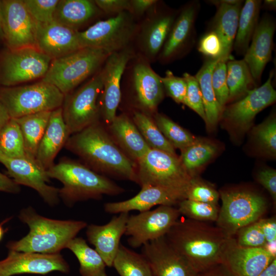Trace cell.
Wrapping results in <instances>:
<instances>
[{"label": "cell", "instance_id": "1", "mask_svg": "<svg viewBox=\"0 0 276 276\" xmlns=\"http://www.w3.org/2000/svg\"><path fill=\"white\" fill-rule=\"evenodd\" d=\"M165 237L198 272L223 263L230 237L218 227L187 218L178 219Z\"/></svg>", "mask_w": 276, "mask_h": 276}, {"label": "cell", "instance_id": "2", "mask_svg": "<svg viewBox=\"0 0 276 276\" xmlns=\"http://www.w3.org/2000/svg\"><path fill=\"white\" fill-rule=\"evenodd\" d=\"M66 148L81 157L97 172L136 181V167L98 122L68 137Z\"/></svg>", "mask_w": 276, "mask_h": 276}, {"label": "cell", "instance_id": "3", "mask_svg": "<svg viewBox=\"0 0 276 276\" xmlns=\"http://www.w3.org/2000/svg\"><path fill=\"white\" fill-rule=\"evenodd\" d=\"M18 218L29 227L28 234L6 244L9 250L52 254L59 253L87 225L81 220L52 219L37 214L31 207L23 209Z\"/></svg>", "mask_w": 276, "mask_h": 276}, {"label": "cell", "instance_id": "4", "mask_svg": "<svg viewBox=\"0 0 276 276\" xmlns=\"http://www.w3.org/2000/svg\"><path fill=\"white\" fill-rule=\"evenodd\" d=\"M50 178L60 181L59 197L67 205L103 195H117L124 190L112 181L77 161L63 157L47 170Z\"/></svg>", "mask_w": 276, "mask_h": 276}, {"label": "cell", "instance_id": "5", "mask_svg": "<svg viewBox=\"0 0 276 276\" xmlns=\"http://www.w3.org/2000/svg\"><path fill=\"white\" fill-rule=\"evenodd\" d=\"M110 54L100 49L80 48L52 59L41 80L53 85L65 96L93 74Z\"/></svg>", "mask_w": 276, "mask_h": 276}, {"label": "cell", "instance_id": "6", "mask_svg": "<svg viewBox=\"0 0 276 276\" xmlns=\"http://www.w3.org/2000/svg\"><path fill=\"white\" fill-rule=\"evenodd\" d=\"M64 98L56 87L42 80L25 85L0 86V103L13 119L53 111L62 106Z\"/></svg>", "mask_w": 276, "mask_h": 276}, {"label": "cell", "instance_id": "7", "mask_svg": "<svg viewBox=\"0 0 276 276\" xmlns=\"http://www.w3.org/2000/svg\"><path fill=\"white\" fill-rule=\"evenodd\" d=\"M137 163L136 182L141 187L158 186L180 193L185 197L193 177L176 155L150 148Z\"/></svg>", "mask_w": 276, "mask_h": 276}, {"label": "cell", "instance_id": "8", "mask_svg": "<svg viewBox=\"0 0 276 276\" xmlns=\"http://www.w3.org/2000/svg\"><path fill=\"white\" fill-rule=\"evenodd\" d=\"M220 196L222 206L216 221L217 226L229 237H234L241 228L262 218L267 209L265 198L251 191H224Z\"/></svg>", "mask_w": 276, "mask_h": 276}, {"label": "cell", "instance_id": "9", "mask_svg": "<svg viewBox=\"0 0 276 276\" xmlns=\"http://www.w3.org/2000/svg\"><path fill=\"white\" fill-rule=\"evenodd\" d=\"M52 59L36 47L0 50V86L19 85L46 74Z\"/></svg>", "mask_w": 276, "mask_h": 276}, {"label": "cell", "instance_id": "10", "mask_svg": "<svg viewBox=\"0 0 276 276\" xmlns=\"http://www.w3.org/2000/svg\"><path fill=\"white\" fill-rule=\"evenodd\" d=\"M102 70L76 91L66 95L62 117L70 135L98 122L97 99L103 88Z\"/></svg>", "mask_w": 276, "mask_h": 276}, {"label": "cell", "instance_id": "11", "mask_svg": "<svg viewBox=\"0 0 276 276\" xmlns=\"http://www.w3.org/2000/svg\"><path fill=\"white\" fill-rule=\"evenodd\" d=\"M136 28L132 14L124 11L78 31V38L81 48L100 49L111 54L126 48Z\"/></svg>", "mask_w": 276, "mask_h": 276}, {"label": "cell", "instance_id": "12", "mask_svg": "<svg viewBox=\"0 0 276 276\" xmlns=\"http://www.w3.org/2000/svg\"><path fill=\"white\" fill-rule=\"evenodd\" d=\"M177 209L171 205H159L153 210L129 215L125 235L133 248L165 236L179 218Z\"/></svg>", "mask_w": 276, "mask_h": 276}, {"label": "cell", "instance_id": "13", "mask_svg": "<svg viewBox=\"0 0 276 276\" xmlns=\"http://www.w3.org/2000/svg\"><path fill=\"white\" fill-rule=\"evenodd\" d=\"M5 47L16 50L36 47V23L22 0H2Z\"/></svg>", "mask_w": 276, "mask_h": 276}, {"label": "cell", "instance_id": "14", "mask_svg": "<svg viewBox=\"0 0 276 276\" xmlns=\"http://www.w3.org/2000/svg\"><path fill=\"white\" fill-rule=\"evenodd\" d=\"M0 163L6 168V175L17 185L33 189L51 206L58 203L59 189L48 184L50 178L47 170L41 167L36 159L27 156L11 158L0 153Z\"/></svg>", "mask_w": 276, "mask_h": 276}, {"label": "cell", "instance_id": "15", "mask_svg": "<svg viewBox=\"0 0 276 276\" xmlns=\"http://www.w3.org/2000/svg\"><path fill=\"white\" fill-rule=\"evenodd\" d=\"M69 265L60 253L44 254L9 250L0 260V276L20 274H47L53 271L70 272Z\"/></svg>", "mask_w": 276, "mask_h": 276}, {"label": "cell", "instance_id": "16", "mask_svg": "<svg viewBox=\"0 0 276 276\" xmlns=\"http://www.w3.org/2000/svg\"><path fill=\"white\" fill-rule=\"evenodd\" d=\"M273 76L271 71L262 85L250 90L240 99L225 107L221 113L224 119L241 129L248 128L256 116L275 101L276 91L272 83Z\"/></svg>", "mask_w": 276, "mask_h": 276}, {"label": "cell", "instance_id": "17", "mask_svg": "<svg viewBox=\"0 0 276 276\" xmlns=\"http://www.w3.org/2000/svg\"><path fill=\"white\" fill-rule=\"evenodd\" d=\"M153 276H198V272L168 243L165 236L142 246Z\"/></svg>", "mask_w": 276, "mask_h": 276}, {"label": "cell", "instance_id": "18", "mask_svg": "<svg viewBox=\"0 0 276 276\" xmlns=\"http://www.w3.org/2000/svg\"><path fill=\"white\" fill-rule=\"evenodd\" d=\"M200 5L198 1L187 3L177 15L159 53L162 61H171L188 51L195 40V25Z\"/></svg>", "mask_w": 276, "mask_h": 276}, {"label": "cell", "instance_id": "19", "mask_svg": "<svg viewBox=\"0 0 276 276\" xmlns=\"http://www.w3.org/2000/svg\"><path fill=\"white\" fill-rule=\"evenodd\" d=\"M132 55L128 48L112 53L106 59L102 70L103 81L101 111L104 120L109 124L116 117L121 97L122 76Z\"/></svg>", "mask_w": 276, "mask_h": 276}, {"label": "cell", "instance_id": "20", "mask_svg": "<svg viewBox=\"0 0 276 276\" xmlns=\"http://www.w3.org/2000/svg\"><path fill=\"white\" fill-rule=\"evenodd\" d=\"M274 259L263 247L241 246L231 237L224 251L223 263L234 276H258Z\"/></svg>", "mask_w": 276, "mask_h": 276}, {"label": "cell", "instance_id": "21", "mask_svg": "<svg viewBox=\"0 0 276 276\" xmlns=\"http://www.w3.org/2000/svg\"><path fill=\"white\" fill-rule=\"evenodd\" d=\"M36 23V48L52 59L71 53L81 48L78 30L53 20Z\"/></svg>", "mask_w": 276, "mask_h": 276}, {"label": "cell", "instance_id": "22", "mask_svg": "<svg viewBox=\"0 0 276 276\" xmlns=\"http://www.w3.org/2000/svg\"><path fill=\"white\" fill-rule=\"evenodd\" d=\"M275 28L274 18L269 15H264L259 21L244 55L243 59L247 64L257 84L260 82L264 70L271 60Z\"/></svg>", "mask_w": 276, "mask_h": 276}, {"label": "cell", "instance_id": "23", "mask_svg": "<svg viewBox=\"0 0 276 276\" xmlns=\"http://www.w3.org/2000/svg\"><path fill=\"white\" fill-rule=\"evenodd\" d=\"M129 213H121L113 216L104 225H87L86 235L88 242L95 246L106 266L112 267L120 244L125 235Z\"/></svg>", "mask_w": 276, "mask_h": 276}, {"label": "cell", "instance_id": "24", "mask_svg": "<svg viewBox=\"0 0 276 276\" xmlns=\"http://www.w3.org/2000/svg\"><path fill=\"white\" fill-rule=\"evenodd\" d=\"M185 199L182 194L153 186L141 187V191L133 197L119 202H107L104 209L109 214L129 213L131 211L142 212L150 210L156 205L174 206Z\"/></svg>", "mask_w": 276, "mask_h": 276}, {"label": "cell", "instance_id": "25", "mask_svg": "<svg viewBox=\"0 0 276 276\" xmlns=\"http://www.w3.org/2000/svg\"><path fill=\"white\" fill-rule=\"evenodd\" d=\"M216 12L210 23L209 30L217 34L223 45V57L232 56L240 13L243 4L240 0H212Z\"/></svg>", "mask_w": 276, "mask_h": 276}, {"label": "cell", "instance_id": "26", "mask_svg": "<svg viewBox=\"0 0 276 276\" xmlns=\"http://www.w3.org/2000/svg\"><path fill=\"white\" fill-rule=\"evenodd\" d=\"M132 81L140 107L146 112H154L164 97L160 77L147 63L140 61L133 67Z\"/></svg>", "mask_w": 276, "mask_h": 276}, {"label": "cell", "instance_id": "27", "mask_svg": "<svg viewBox=\"0 0 276 276\" xmlns=\"http://www.w3.org/2000/svg\"><path fill=\"white\" fill-rule=\"evenodd\" d=\"M70 136L63 119L61 107L52 111L35 158L41 167L47 170L54 164L55 158Z\"/></svg>", "mask_w": 276, "mask_h": 276}, {"label": "cell", "instance_id": "28", "mask_svg": "<svg viewBox=\"0 0 276 276\" xmlns=\"http://www.w3.org/2000/svg\"><path fill=\"white\" fill-rule=\"evenodd\" d=\"M109 128L117 143L136 162L150 149L133 121L126 114L116 116Z\"/></svg>", "mask_w": 276, "mask_h": 276}, {"label": "cell", "instance_id": "29", "mask_svg": "<svg viewBox=\"0 0 276 276\" xmlns=\"http://www.w3.org/2000/svg\"><path fill=\"white\" fill-rule=\"evenodd\" d=\"M176 16L174 12L167 11L157 15L145 25L141 41L148 57L154 58L160 53Z\"/></svg>", "mask_w": 276, "mask_h": 276}, {"label": "cell", "instance_id": "30", "mask_svg": "<svg viewBox=\"0 0 276 276\" xmlns=\"http://www.w3.org/2000/svg\"><path fill=\"white\" fill-rule=\"evenodd\" d=\"M205 58L195 76L199 85L205 114V123L209 128L215 127L222 113L212 84V74L216 63L221 59Z\"/></svg>", "mask_w": 276, "mask_h": 276}, {"label": "cell", "instance_id": "31", "mask_svg": "<svg viewBox=\"0 0 276 276\" xmlns=\"http://www.w3.org/2000/svg\"><path fill=\"white\" fill-rule=\"evenodd\" d=\"M97 10L94 1L61 0L57 5L54 20L77 30L96 14Z\"/></svg>", "mask_w": 276, "mask_h": 276}, {"label": "cell", "instance_id": "32", "mask_svg": "<svg viewBox=\"0 0 276 276\" xmlns=\"http://www.w3.org/2000/svg\"><path fill=\"white\" fill-rule=\"evenodd\" d=\"M261 5L260 0H246L243 4L233 45L238 55H244L250 44L259 24Z\"/></svg>", "mask_w": 276, "mask_h": 276}, {"label": "cell", "instance_id": "33", "mask_svg": "<svg viewBox=\"0 0 276 276\" xmlns=\"http://www.w3.org/2000/svg\"><path fill=\"white\" fill-rule=\"evenodd\" d=\"M51 112L42 111L14 119L22 133L26 155L30 158H36L37 149Z\"/></svg>", "mask_w": 276, "mask_h": 276}, {"label": "cell", "instance_id": "34", "mask_svg": "<svg viewBox=\"0 0 276 276\" xmlns=\"http://www.w3.org/2000/svg\"><path fill=\"white\" fill-rule=\"evenodd\" d=\"M70 249L79 263L81 276H107V267L100 255L87 244L81 237H75L67 244Z\"/></svg>", "mask_w": 276, "mask_h": 276}, {"label": "cell", "instance_id": "35", "mask_svg": "<svg viewBox=\"0 0 276 276\" xmlns=\"http://www.w3.org/2000/svg\"><path fill=\"white\" fill-rule=\"evenodd\" d=\"M226 82L229 101L240 99L257 87L250 71L243 59L234 58L227 62Z\"/></svg>", "mask_w": 276, "mask_h": 276}, {"label": "cell", "instance_id": "36", "mask_svg": "<svg viewBox=\"0 0 276 276\" xmlns=\"http://www.w3.org/2000/svg\"><path fill=\"white\" fill-rule=\"evenodd\" d=\"M112 267L120 276H153L150 265L144 256L121 244Z\"/></svg>", "mask_w": 276, "mask_h": 276}, {"label": "cell", "instance_id": "37", "mask_svg": "<svg viewBox=\"0 0 276 276\" xmlns=\"http://www.w3.org/2000/svg\"><path fill=\"white\" fill-rule=\"evenodd\" d=\"M132 121L150 148L176 155L175 148L165 138L154 121L146 113L135 111Z\"/></svg>", "mask_w": 276, "mask_h": 276}, {"label": "cell", "instance_id": "38", "mask_svg": "<svg viewBox=\"0 0 276 276\" xmlns=\"http://www.w3.org/2000/svg\"><path fill=\"white\" fill-rule=\"evenodd\" d=\"M213 143L196 138L191 144L181 150L179 158L183 166L192 177L194 172L209 160L216 153Z\"/></svg>", "mask_w": 276, "mask_h": 276}, {"label": "cell", "instance_id": "39", "mask_svg": "<svg viewBox=\"0 0 276 276\" xmlns=\"http://www.w3.org/2000/svg\"><path fill=\"white\" fill-rule=\"evenodd\" d=\"M0 153L11 158L27 156L22 133L14 119L10 118L0 132Z\"/></svg>", "mask_w": 276, "mask_h": 276}, {"label": "cell", "instance_id": "40", "mask_svg": "<svg viewBox=\"0 0 276 276\" xmlns=\"http://www.w3.org/2000/svg\"><path fill=\"white\" fill-rule=\"evenodd\" d=\"M154 122L157 127L175 148L183 149L196 140V137L166 116L156 113Z\"/></svg>", "mask_w": 276, "mask_h": 276}, {"label": "cell", "instance_id": "41", "mask_svg": "<svg viewBox=\"0 0 276 276\" xmlns=\"http://www.w3.org/2000/svg\"><path fill=\"white\" fill-rule=\"evenodd\" d=\"M177 204L180 215L192 220L201 222L216 221L218 216V204L187 199L180 201Z\"/></svg>", "mask_w": 276, "mask_h": 276}, {"label": "cell", "instance_id": "42", "mask_svg": "<svg viewBox=\"0 0 276 276\" xmlns=\"http://www.w3.org/2000/svg\"><path fill=\"white\" fill-rule=\"evenodd\" d=\"M233 56L220 59L215 65L212 74V84L215 97L222 112L228 102L229 91L226 82L227 62Z\"/></svg>", "mask_w": 276, "mask_h": 276}, {"label": "cell", "instance_id": "43", "mask_svg": "<svg viewBox=\"0 0 276 276\" xmlns=\"http://www.w3.org/2000/svg\"><path fill=\"white\" fill-rule=\"evenodd\" d=\"M219 197V193L213 186L195 176L187 188L185 199L218 204Z\"/></svg>", "mask_w": 276, "mask_h": 276}, {"label": "cell", "instance_id": "44", "mask_svg": "<svg viewBox=\"0 0 276 276\" xmlns=\"http://www.w3.org/2000/svg\"><path fill=\"white\" fill-rule=\"evenodd\" d=\"M254 133L262 148L269 155L276 154V119L272 114L263 123L256 126Z\"/></svg>", "mask_w": 276, "mask_h": 276}, {"label": "cell", "instance_id": "45", "mask_svg": "<svg viewBox=\"0 0 276 276\" xmlns=\"http://www.w3.org/2000/svg\"><path fill=\"white\" fill-rule=\"evenodd\" d=\"M261 219L241 228L236 233V238H234L239 245L246 247H264L266 240Z\"/></svg>", "mask_w": 276, "mask_h": 276}, {"label": "cell", "instance_id": "46", "mask_svg": "<svg viewBox=\"0 0 276 276\" xmlns=\"http://www.w3.org/2000/svg\"><path fill=\"white\" fill-rule=\"evenodd\" d=\"M24 4L36 22L47 23L54 20L59 0H22Z\"/></svg>", "mask_w": 276, "mask_h": 276}, {"label": "cell", "instance_id": "47", "mask_svg": "<svg viewBox=\"0 0 276 276\" xmlns=\"http://www.w3.org/2000/svg\"><path fill=\"white\" fill-rule=\"evenodd\" d=\"M182 77L187 83V91L183 104L194 110L205 122L202 95L195 76L185 73Z\"/></svg>", "mask_w": 276, "mask_h": 276}, {"label": "cell", "instance_id": "48", "mask_svg": "<svg viewBox=\"0 0 276 276\" xmlns=\"http://www.w3.org/2000/svg\"><path fill=\"white\" fill-rule=\"evenodd\" d=\"M160 79L167 95L176 103L183 104L187 91V83L183 77L175 76L171 71L167 70L165 76L160 77Z\"/></svg>", "mask_w": 276, "mask_h": 276}, {"label": "cell", "instance_id": "49", "mask_svg": "<svg viewBox=\"0 0 276 276\" xmlns=\"http://www.w3.org/2000/svg\"><path fill=\"white\" fill-rule=\"evenodd\" d=\"M197 49L205 58H225L222 57L223 45L221 40L217 34L212 30H209L201 36Z\"/></svg>", "mask_w": 276, "mask_h": 276}, {"label": "cell", "instance_id": "50", "mask_svg": "<svg viewBox=\"0 0 276 276\" xmlns=\"http://www.w3.org/2000/svg\"><path fill=\"white\" fill-rule=\"evenodd\" d=\"M95 4L106 13H120L124 11L130 13V1L127 0H96Z\"/></svg>", "mask_w": 276, "mask_h": 276}, {"label": "cell", "instance_id": "51", "mask_svg": "<svg viewBox=\"0 0 276 276\" xmlns=\"http://www.w3.org/2000/svg\"><path fill=\"white\" fill-rule=\"evenodd\" d=\"M257 179L269 193L273 201L276 200V171L272 169L261 170L258 174Z\"/></svg>", "mask_w": 276, "mask_h": 276}, {"label": "cell", "instance_id": "52", "mask_svg": "<svg viewBox=\"0 0 276 276\" xmlns=\"http://www.w3.org/2000/svg\"><path fill=\"white\" fill-rule=\"evenodd\" d=\"M262 228L266 243L276 241V220L275 218H261Z\"/></svg>", "mask_w": 276, "mask_h": 276}, {"label": "cell", "instance_id": "53", "mask_svg": "<svg viewBox=\"0 0 276 276\" xmlns=\"http://www.w3.org/2000/svg\"><path fill=\"white\" fill-rule=\"evenodd\" d=\"M157 1L155 0H132L130 1V13L137 15L143 14L144 12L155 5Z\"/></svg>", "mask_w": 276, "mask_h": 276}, {"label": "cell", "instance_id": "54", "mask_svg": "<svg viewBox=\"0 0 276 276\" xmlns=\"http://www.w3.org/2000/svg\"><path fill=\"white\" fill-rule=\"evenodd\" d=\"M20 186L6 174L0 172V191L16 194L20 192Z\"/></svg>", "mask_w": 276, "mask_h": 276}, {"label": "cell", "instance_id": "55", "mask_svg": "<svg viewBox=\"0 0 276 276\" xmlns=\"http://www.w3.org/2000/svg\"><path fill=\"white\" fill-rule=\"evenodd\" d=\"M198 276H234L223 263L214 265L198 273Z\"/></svg>", "mask_w": 276, "mask_h": 276}, {"label": "cell", "instance_id": "56", "mask_svg": "<svg viewBox=\"0 0 276 276\" xmlns=\"http://www.w3.org/2000/svg\"><path fill=\"white\" fill-rule=\"evenodd\" d=\"M258 276H276V258Z\"/></svg>", "mask_w": 276, "mask_h": 276}, {"label": "cell", "instance_id": "57", "mask_svg": "<svg viewBox=\"0 0 276 276\" xmlns=\"http://www.w3.org/2000/svg\"><path fill=\"white\" fill-rule=\"evenodd\" d=\"M10 118L5 107L0 103V132Z\"/></svg>", "mask_w": 276, "mask_h": 276}, {"label": "cell", "instance_id": "58", "mask_svg": "<svg viewBox=\"0 0 276 276\" xmlns=\"http://www.w3.org/2000/svg\"><path fill=\"white\" fill-rule=\"evenodd\" d=\"M263 248L273 258H276V241L270 243H266Z\"/></svg>", "mask_w": 276, "mask_h": 276}, {"label": "cell", "instance_id": "59", "mask_svg": "<svg viewBox=\"0 0 276 276\" xmlns=\"http://www.w3.org/2000/svg\"><path fill=\"white\" fill-rule=\"evenodd\" d=\"M263 6L269 10H275L276 8V1L275 0H265Z\"/></svg>", "mask_w": 276, "mask_h": 276}, {"label": "cell", "instance_id": "60", "mask_svg": "<svg viewBox=\"0 0 276 276\" xmlns=\"http://www.w3.org/2000/svg\"><path fill=\"white\" fill-rule=\"evenodd\" d=\"M2 0H0V43L4 44V36L2 23Z\"/></svg>", "mask_w": 276, "mask_h": 276}, {"label": "cell", "instance_id": "61", "mask_svg": "<svg viewBox=\"0 0 276 276\" xmlns=\"http://www.w3.org/2000/svg\"><path fill=\"white\" fill-rule=\"evenodd\" d=\"M10 219V218H9L8 220ZM8 220H5L2 223H0V241L2 240L6 232V230H5L3 227V225L5 222H7Z\"/></svg>", "mask_w": 276, "mask_h": 276}]
</instances>
